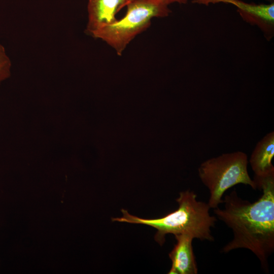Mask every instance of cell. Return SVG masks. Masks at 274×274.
<instances>
[{
    "mask_svg": "<svg viewBox=\"0 0 274 274\" xmlns=\"http://www.w3.org/2000/svg\"><path fill=\"white\" fill-rule=\"evenodd\" d=\"M131 1H132V0H131Z\"/></svg>",
    "mask_w": 274,
    "mask_h": 274,
    "instance_id": "obj_12",
    "label": "cell"
},
{
    "mask_svg": "<svg viewBox=\"0 0 274 274\" xmlns=\"http://www.w3.org/2000/svg\"><path fill=\"white\" fill-rule=\"evenodd\" d=\"M215 3H229L237 8L242 18L251 25L258 26L267 40H269L274 32V3L268 4L247 3L240 0H215Z\"/></svg>",
    "mask_w": 274,
    "mask_h": 274,
    "instance_id": "obj_5",
    "label": "cell"
},
{
    "mask_svg": "<svg viewBox=\"0 0 274 274\" xmlns=\"http://www.w3.org/2000/svg\"><path fill=\"white\" fill-rule=\"evenodd\" d=\"M248 157L241 151L224 153L201 163L198 176L209 189L208 202L210 209H216L223 203L224 193L234 186L242 184L257 189L248 171Z\"/></svg>",
    "mask_w": 274,
    "mask_h": 274,
    "instance_id": "obj_3",
    "label": "cell"
},
{
    "mask_svg": "<svg viewBox=\"0 0 274 274\" xmlns=\"http://www.w3.org/2000/svg\"><path fill=\"white\" fill-rule=\"evenodd\" d=\"M266 1H269V2H273V0H266Z\"/></svg>",
    "mask_w": 274,
    "mask_h": 274,
    "instance_id": "obj_11",
    "label": "cell"
},
{
    "mask_svg": "<svg viewBox=\"0 0 274 274\" xmlns=\"http://www.w3.org/2000/svg\"><path fill=\"white\" fill-rule=\"evenodd\" d=\"M125 16L115 23L94 33L121 55L127 45L139 33L149 27L154 17H164L170 13L168 6L154 0H132L126 6Z\"/></svg>",
    "mask_w": 274,
    "mask_h": 274,
    "instance_id": "obj_4",
    "label": "cell"
},
{
    "mask_svg": "<svg viewBox=\"0 0 274 274\" xmlns=\"http://www.w3.org/2000/svg\"><path fill=\"white\" fill-rule=\"evenodd\" d=\"M196 198V194L192 191L181 192L176 199L178 209L160 218L143 219L122 209V216L112 220L155 228L157 229L155 239L160 245L164 244L165 236L169 233L174 235L186 234L200 241H214L211 228L215 226L217 218L210 214L208 203L198 201Z\"/></svg>",
    "mask_w": 274,
    "mask_h": 274,
    "instance_id": "obj_2",
    "label": "cell"
},
{
    "mask_svg": "<svg viewBox=\"0 0 274 274\" xmlns=\"http://www.w3.org/2000/svg\"><path fill=\"white\" fill-rule=\"evenodd\" d=\"M274 156V132L266 134L256 145L249 163L254 177H263L274 173L271 161Z\"/></svg>",
    "mask_w": 274,
    "mask_h": 274,
    "instance_id": "obj_8",
    "label": "cell"
},
{
    "mask_svg": "<svg viewBox=\"0 0 274 274\" xmlns=\"http://www.w3.org/2000/svg\"><path fill=\"white\" fill-rule=\"evenodd\" d=\"M131 0H88V22L86 31L92 36L103 28L115 23L116 14Z\"/></svg>",
    "mask_w": 274,
    "mask_h": 274,
    "instance_id": "obj_6",
    "label": "cell"
},
{
    "mask_svg": "<svg viewBox=\"0 0 274 274\" xmlns=\"http://www.w3.org/2000/svg\"><path fill=\"white\" fill-rule=\"evenodd\" d=\"M177 243L169 253L172 266L169 274H196L198 268L193 250L194 238L186 234L175 235Z\"/></svg>",
    "mask_w": 274,
    "mask_h": 274,
    "instance_id": "obj_7",
    "label": "cell"
},
{
    "mask_svg": "<svg viewBox=\"0 0 274 274\" xmlns=\"http://www.w3.org/2000/svg\"><path fill=\"white\" fill-rule=\"evenodd\" d=\"M11 66V60L5 48L0 44V85L10 77Z\"/></svg>",
    "mask_w": 274,
    "mask_h": 274,
    "instance_id": "obj_9",
    "label": "cell"
},
{
    "mask_svg": "<svg viewBox=\"0 0 274 274\" xmlns=\"http://www.w3.org/2000/svg\"><path fill=\"white\" fill-rule=\"evenodd\" d=\"M253 180L256 188L262 192L256 201L251 202L241 198L234 189L225 195L224 208L214 209V213L233 233L232 240L223 248L222 252L249 250L267 271L268 258L274 251V173L254 177Z\"/></svg>",
    "mask_w": 274,
    "mask_h": 274,
    "instance_id": "obj_1",
    "label": "cell"
},
{
    "mask_svg": "<svg viewBox=\"0 0 274 274\" xmlns=\"http://www.w3.org/2000/svg\"><path fill=\"white\" fill-rule=\"evenodd\" d=\"M156 2L166 6L174 3H178L179 4H186L188 0H154ZM193 2L195 3L202 4L208 5L210 3H213V0H193Z\"/></svg>",
    "mask_w": 274,
    "mask_h": 274,
    "instance_id": "obj_10",
    "label": "cell"
}]
</instances>
